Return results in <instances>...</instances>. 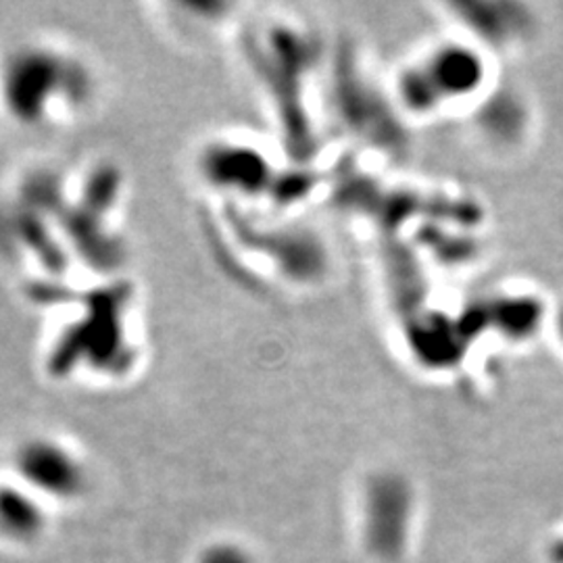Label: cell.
Returning a JSON list of instances; mask_svg holds the SVG:
<instances>
[{
	"mask_svg": "<svg viewBox=\"0 0 563 563\" xmlns=\"http://www.w3.org/2000/svg\"><path fill=\"white\" fill-rule=\"evenodd\" d=\"M25 476L53 495H74L80 486V472L74 462L53 446H32L23 453Z\"/></svg>",
	"mask_w": 563,
	"mask_h": 563,
	"instance_id": "obj_1",
	"label": "cell"
},
{
	"mask_svg": "<svg viewBox=\"0 0 563 563\" xmlns=\"http://www.w3.org/2000/svg\"><path fill=\"white\" fill-rule=\"evenodd\" d=\"M41 509L18 493H0V528L15 539L36 537L41 530Z\"/></svg>",
	"mask_w": 563,
	"mask_h": 563,
	"instance_id": "obj_2",
	"label": "cell"
},
{
	"mask_svg": "<svg viewBox=\"0 0 563 563\" xmlns=\"http://www.w3.org/2000/svg\"><path fill=\"white\" fill-rule=\"evenodd\" d=\"M202 563H251L249 558L234 547H218L205 555Z\"/></svg>",
	"mask_w": 563,
	"mask_h": 563,
	"instance_id": "obj_3",
	"label": "cell"
}]
</instances>
